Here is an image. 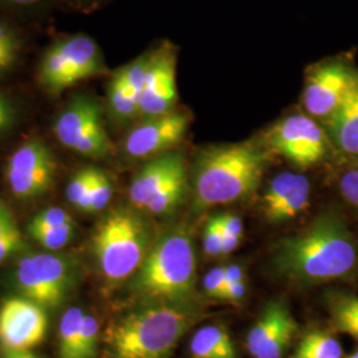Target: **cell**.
Masks as SVG:
<instances>
[{
    "mask_svg": "<svg viewBox=\"0 0 358 358\" xmlns=\"http://www.w3.org/2000/svg\"><path fill=\"white\" fill-rule=\"evenodd\" d=\"M264 146L269 152L287 158L294 166L307 169L322 162L332 145L327 130L315 118L292 115L269 129Z\"/></svg>",
    "mask_w": 358,
    "mask_h": 358,
    "instance_id": "8",
    "label": "cell"
},
{
    "mask_svg": "<svg viewBox=\"0 0 358 358\" xmlns=\"http://www.w3.org/2000/svg\"><path fill=\"white\" fill-rule=\"evenodd\" d=\"M222 238L219 217H213L207 222L203 235V248L207 255L213 257L222 255Z\"/></svg>",
    "mask_w": 358,
    "mask_h": 358,
    "instance_id": "34",
    "label": "cell"
},
{
    "mask_svg": "<svg viewBox=\"0 0 358 358\" xmlns=\"http://www.w3.org/2000/svg\"><path fill=\"white\" fill-rule=\"evenodd\" d=\"M8 1L15 4H31V3H36L38 0H8Z\"/></svg>",
    "mask_w": 358,
    "mask_h": 358,
    "instance_id": "42",
    "label": "cell"
},
{
    "mask_svg": "<svg viewBox=\"0 0 358 358\" xmlns=\"http://www.w3.org/2000/svg\"><path fill=\"white\" fill-rule=\"evenodd\" d=\"M177 97L176 53L171 50L153 52L140 99V115L152 118L167 115L173 112Z\"/></svg>",
    "mask_w": 358,
    "mask_h": 358,
    "instance_id": "14",
    "label": "cell"
},
{
    "mask_svg": "<svg viewBox=\"0 0 358 358\" xmlns=\"http://www.w3.org/2000/svg\"><path fill=\"white\" fill-rule=\"evenodd\" d=\"M75 222L72 217L59 207H50L45 208L43 211L38 213L35 217L31 219V222L28 223V234L35 232V231L48 230L53 227H59V226H64L68 223Z\"/></svg>",
    "mask_w": 358,
    "mask_h": 358,
    "instance_id": "31",
    "label": "cell"
},
{
    "mask_svg": "<svg viewBox=\"0 0 358 358\" xmlns=\"http://www.w3.org/2000/svg\"><path fill=\"white\" fill-rule=\"evenodd\" d=\"M299 329L282 300L268 303L247 336V349L255 358H282Z\"/></svg>",
    "mask_w": 358,
    "mask_h": 358,
    "instance_id": "12",
    "label": "cell"
},
{
    "mask_svg": "<svg viewBox=\"0 0 358 358\" xmlns=\"http://www.w3.org/2000/svg\"><path fill=\"white\" fill-rule=\"evenodd\" d=\"M19 38L10 27L0 23V73L13 69L19 55Z\"/></svg>",
    "mask_w": 358,
    "mask_h": 358,
    "instance_id": "32",
    "label": "cell"
},
{
    "mask_svg": "<svg viewBox=\"0 0 358 358\" xmlns=\"http://www.w3.org/2000/svg\"><path fill=\"white\" fill-rule=\"evenodd\" d=\"M152 56H153V52L142 55L137 60L125 65L115 73L117 76L120 77V80L127 85V88L131 90L134 96L138 97V100L141 99L148 69L152 63Z\"/></svg>",
    "mask_w": 358,
    "mask_h": 358,
    "instance_id": "26",
    "label": "cell"
},
{
    "mask_svg": "<svg viewBox=\"0 0 358 358\" xmlns=\"http://www.w3.org/2000/svg\"><path fill=\"white\" fill-rule=\"evenodd\" d=\"M245 294H247L245 282H235V284L227 287L224 296H223V301H227L231 304H239L243 300Z\"/></svg>",
    "mask_w": 358,
    "mask_h": 358,
    "instance_id": "38",
    "label": "cell"
},
{
    "mask_svg": "<svg viewBox=\"0 0 358 358\" xmlns=\"http://www.w3.org/2000/svg\"><path fill=\"white\" fill-rule=\"evenodd\" d=\"M192 358H238L229 332L220 325H206L192 336Z\"/></svg>",
    "mask_w": 358,
    "mask_h": 358,
    "instance_id": "19",
    "label": "cell"
},
{
    "mask_svg": "<svg viewBox=\"0 0 358 358\" xmlns=\"http://www.w3.org/2000/svg\"><path fill=\"white\" fill-rule=\"evenodd\" d=\"M108 103L109 110L115 120L128 122L140 115V100L131 90L115 75L108 87Z\"/></svg>",
    "mask_w": 358,
    "mask_h": 358,
    "instance_id": "22",
    "label": "cell"
},
{
    "mask_svg": "<svg viewBox=\"0 0 358 358\" xmlns=\"http://www.w3.org/2000/svg\"><path fill=\"white\" fill-rule=\"evenodd\" d=\"M199 319L192 304L150 303L115 322L106 344L113 358H166Z\"/></svg>",
    "mask_w": 358,
    "mask_h": 358,
    "instance_id": "3",
    "label": "cell"
},
{
    "mask_svg": "<svg viewBox=\"0 0 358 358\" xmlns=\"http://www.w3.org/2000/svg\"><path fill=\"white\" fill-rule=\"evenodd\" d=\"M222 236H223L222 238V255H229L241 245L242 238H236V236H232V235L223 234V231H222Z\"/></svg>",
    "mask_w": 358,
    "mask_h": 358,
    "instance_id": "40",
    "label": "cell"
},
{
    "mask_svg": "<svg viewBox=\"0 0 358 358\" xmlns=\"http://www.w3.org/2000/svg\"><path fill=\"white\" fill-rule=\"evenodd\" d=\"M324 124L333 150L348 159H358V81L340 109Z\"/></svg>",
    "mask_w": 358,
    "mask_h": 358,
    "instance_id": "17",
    "label": "cell"
},
{
    "mask_svg": "<svg viewBox=\"0 0 358 358\" xmlns=\"http://www.w3.org/2000/svg\"><path fill=\"white\" fill-rule=\"evenodd\" d=\"M84 312L78 307L69 308L59 325V353L62 358H77Z\"/></svg>",
    "mask_w": 358,
    "mask_h": 358,
    "instance_id": "23",
    "label": "cell"
},
{
    "mask_svg": "<svg viewBox=\"0 0 358 358\" xmlns=\"http://www.w3.org/2000/svg\"><path fill=\"white\" fill-rule=\"evenodd\" d=\"M16 282L27 300L38 307H59L69 294L73 273L71 264L53 254H34L16 266Z\"/></svg>",
    "mask_w": 358,
    "mask_h": 358,
    "instance_id": "9",
    "label": "cell"
},
{
    "mask_svg": "<svg viewBox=\"0 0 358 358\" xmlns=\"http://www.w3.org/2000/svg\"><path fill=\"white\" fill-rule=\"evenodd\" d=\"M57 164L51 149L38 140L23 143L10 157L6 178L19 199H34L48 192L53 185Z\"/></svg>",
    "mask_w": 358,
    "mask_h": 358,
    "instance_id": "10",
    "label": "cell"
},
{
    "mask_svg": "<svg viewBox=\"0 0 358 358\" xmlns=\"http://www.w3.org/2000/svg\"><path fill=\"white\" fill-rule=\"evenodd\" d=\"M272 266L282 278L304 285L349 280L358 272L357 239L345 217L328 210L276 244Z\"/></svg>",
    "mask_w": 358,
    "mask_h": 358,
    "instance_id": "1",
    "label": "cell"
},
{
    "mask_svg": "<svg viewBox=\"0 0 358 358\" xmlns=\"http://www.w3.org/2000/svg\"><path fill=\"white\" fill-rule=\"evenodd\" d=\"M100 327L99 321L92 315H84L80 341L77 349V358H94L99 348Z\"/></svg>",
    "mask_w": 358,
    "mask_h": 358,
    "instance_id": "30",
    "label": "cell"
},
{
    "mask_svg": "<svg viewBox=\"0 0 358 358\" xmlns=\"http://www.w3.org/2000/svg\"><path fill=\"white\" fill-rule=\"evenodd\" d=\"M23 245V236L17 227L13 210L0 201V264L16 254Z\"/></svg>",
    "mask_w": 358,
    "mask_h": 358,
    "instance_id": "24",
    "label": "cell"
},
{
    "mask_svg": "<svg viewBox=\"0 0 358 358\" xmlns=\"http://www.w3.org/2000/svg\"><path fill=\"white\" fill-rule=\"evenodd\" d=\"M113 196V186L109 177L100 169H94L93 183L90 189V208L88 213H100L109 205Z\"/></svg>",
    "mask_w": 358,
    "mask_h": 358,
    "instance_id": "28",
    "label": "cell"
},
{
    "mask_svg": "<svg viewBox=\"0 0 358 358\" xmlns=\"http://www.w3.org/2000/svg\"><path fill=\"white\" fill-rule=\"evenodd\" d=\"M187 194L183 154H161L148 161L131 180L129 198L137 211L166 217L177 211Z\"/></svg>",
    "mask_w": 358,
    "mask_h": 358,
    "instance_id": "6",
    "label": "cell"
},
{
    "mask_svg": "<svg viewBox=\"0 0 358 358\" xmlns=\"http://www.w3.org/2000/svg\"><path fill=\"white\" fill-rule=\"evenodd\" d=\"M291 358H344V349L329 331L308 332Z\"/></svg>",
    "mask_w": 358,
    "mask_h": 358,
    "instance_id": "21",
    "label": "cell"
},
{
    "mask_svg": "<svg viewBox=\"0 0 358 358\" xmlns=\"http://www.w3.org/2000/svg\"><path fill=\"white\" fill-rule=\"evenodd\" d=\"M310 198V182L303 174L285 171L269 182L263 195V214L272 223L291 220L303 213Z\"/></svg>",
    "mask_w": 358,
    "mask_h": 358,
    "instance_id": "15",
    "label": "cell"
},
{
    "mask_svg": "<svg viewBox=\"0 0 358 358\" xmlns=\"http://www.w3.org/2000/svg\"><path fill=\"white\" fill-rule=\"evenodd\" d=\"M152 230L137 210L120 207L101 219L92 247L106 282H125L140 269L152 248Z\"/></svg>",
    "mask_w": 358,
    "mask_h": 358,
    "instance_id": "5",
    "label": "cell"
},
{
    "mask_svg": "<svg viewBox=\"0 0 358 358\" xmlns=\"http://www.w3.org/2000/svg\"><path fill=\"white\" fill-rule=\"evenodd\" d=\"M100 125H103L100 103L90 96H77L57 117L55 134L62 145L73 150L77 142Z\"/></svg>",
    "mask_w": 358,
    "mask_h": 358,
    "instance_id": "16",
    "label": "cell"
},
{
    "mask_svg": "<svg viewBox=\"0 0 358 358\" xmlns=\"http://www.w3.org/2000/svg\"><path fill=\"white\" fill-rule=\"evenodd\" d=\"M38 83L50 93H60L80 81L71 60L65 38L56 41L44 53L38 66Z\"/></svg>",
    "mask_w": 358,
    "mask_h": 358,
    "instance_id": "18",
    "label": "cell"
},
{
    "mask_svg": "<svg viewBox=\"0 0 358 358\" xmlns=\"http://www.w3.org/2000/svg\"><path fill=\"white\" fill-rule=\"evenodd\" d=\"M16 121V108L11 99L0 92V134L8 131Z\"/></svg>",
    "mask_w": 358,
    "mask_h": 358,
    "instance_id": "36",
    "label": "cell"
},
{
    "mask_svg": "<svg viewBox=\"0 0 358 358\" xmlns=\"http://www.w3.org/2000/svg\"><path fill=\"white\" fill-rule=\"evenodd\" d=\"M219 223L223 234L227 235H232L236 238H242L243 236V222L242 219L234 214H223L219 215Z\"/></svg>",
    "mask_w": 358,
    "mask_h": 358,
    "instance_id": "37",
    "label": "cell"
},
{
    "mask_svg": "<svg viewBox=\"0 0 358 358\" xmlns=\"http://www.w3.org/2000/svg\"><path fill=\"white\" fill-rule=\"evenodd\" d=\"M346 358H358V349H357V350H356V352H355V353H353V355H350V356H349V357H346Z\"/></svg>",
    "mask_w": 358,
    "mask_h": 358,
    "instance_id": "43",
    "label": "cell"
},
{
    "mask_svg": "<svg viewBox=\"0 0 358 358\" xmlns=\"http://www.w3.org/2000/svg\"><path fill=\"white\" fill-rule=\"evenodd\" d=\"M203 291L206 296L210 299L223 300V296L226 292L224 267H215L207 272L203 280Z\"/></svg>",
    "mask_w": 358,
    "mask_h": 358,
    "instance_id": "35",
    "label": "cell"
},
{
    "mask_svg": "<svg viewBox=\"0 0 358 358\" xmlns=\"http://www.w3.org/2000/svg\"><path fill=\"white\" fill-rule=\"evenodd\" d=\"M327 308L333 329L345 333L358 343V296L331 292L327 294Z\"/></svg>",
    "mask_w": 358,
    "mask_h": 358,
    "instance_id": "20",
    "label": "cell"
},
{
    "mask_svg": "<svg viewBox=\"0 0 358 358\" xmlns=\"http://www.w3.org/2000/svg\"><path fill=\"white\" fill-rule=\"evenodd\" d=\"M75 232H76V223L72 222L64 226L53 227L48 230L35 231V232H31L29 235L44 248L56 251V250L64 248L65 245L73 239Z\"/></svg>",
    "mask_w": 358,
    "mask_h": 358,
    "instance_id": "27",
    "label": "cell"
},
{
    "mask_svg": "<svg viewBox=\"0 0 358 358\" xmlns=\"http://www.w3.org/2000/svg\"><path fill=\"white\" fill-rule=\"evenodd\" d=\"M73 150L87 157H103L110 150V141L103 125L92 129L80 141Z\"/></svg>",
    "mask_w": 358,
    "mask_h": 358,
    "instance_id": "29",
    "label": "cell"
},
{
    "mask_svg": "<svg viewBox=\"0 0 358 358\" xmlns=\"http://www.w3.org/2000/svg\"><path fill=\"white\" fill-rule=\"evenodd\" d=\"M44 308L27 300L10 299L0 308V345L8 352H29L47 333Z\"/></svg>",
    "mask_w": 358,
    "mask_h": 358,
    "instance_id": "11",
    "label": "cell"
},
{
    "mask_svg": "<svg viewBox=\"0 0 358 358\" xmlns=\"http://www.w3.org/2000/svg\"><path fill=\"white\" fill-rule=\"evenodd\" d=\"M269 161L264 143L211 146L196 157L194 202L198 210L229 205L257 190Z\"/></svg>",
    "mask_w": 358,
    "mask_h": 358,
    "instance_id": "2",
    "label": "cell"
},
{
    "mask_svg": "<svg viewBox=\"0 0 358 358\" xmlns=\"http://www.w3.org/2000/svg\"><path fill=\"white\" fill-rule=\"evenodd\" d=\"M189 124V115L174 110L167 115L145 118L127 136L124 150L131 158H154L169 153L183 140Z\"/></svg>",
    "mask_w": 358,
    "mask_h": 358,
    "instance_id": "13",
    "label": "cell"
},
{
    "mask_svg": "<svg viewBox=\"0 0 358 358\" xmlns=\"http://www.w3.org/2000/svg\"><path fill=\"white\" fill-rule=\"evenodd\" d=\"M357 81L358 68L345 55L312 66L303 90V105L308 115L327 122L344 103Z\"/></svg>",
    "mask_w": 358,
    "mask_h": 358,
    "instance_id": "7",
    "label": "cell"
},
{
    "mask_svg": "<svg viewBox=\"0 0 358 358\" xmlns=\"http://www.w3.org/2000/svg\"><path fill=\"white\" fill-rule=\"evenodd\" d=\"M4 358H38L29 352H8Z\"/></svg>",
    "mask_w": 358,
    "mask_h": 358,
    "instance_id": "41",
    "label": "cell"
},
{
    "mask_svg": "<svg viewBox=\"0 0 358 358\" xmlns=\"http://www.w3.org/2000/svg\"><path fill=\"white\" fill-rule=\"evenodd\" d=\"M195 284L196 254L192 232L179 226L152 244L130 288L146 304H192Z\"/></svg>",
    "mask_w": 358,
    "mask_h": 358,
    "instance_id": "4",
    "label": "cell"
},
{
    "mask_svg": "<svg viewBox=\"0 0 358 358\" xmlns=\"http://www.w3.org/2000/svg\"><path fill=\"white\" fill-rule=\"evenodd\" d=\"M337 187L346 203L358 208V164L348 167L340 176Z\"/></svg>",
    "mask_w": 358,
    "mask_h": 358,
    "instance_id": "33",
    "label": "cell"
},
{
    "mask_svg": "<svg viewBox=\"0 0 358 358\" xmlns=\"http://www.w3.org/2000/svg\"><path fill=\"white\" fill-rule=\"evenodd\" d=\"M96 167H84L78 170L66 186V198L72 205L81 211L88 213L90 189L93 183Z\"/></svg>",
    "mask_w": 358,
    "mask_h": 358,
    "instance_id": "25",
    "label": "cell"
},
{
    "mask_svg": "<svg viewBox=\"0 0 358 358\" xmlns=\"http://www.w3.org/2000/svg\"><path fill=\"white\" fill-rule=\"evenodd\" d=\"M245 279V273L244 269L241 264L232 263L224 267V282H226V289L229 285H232L235 282H244Z\"/></svg>",
    "mask_w": 358,
    "mask_h": 358,
    "instance_id": "39",
    "label": "cell"
}]
</instances>
